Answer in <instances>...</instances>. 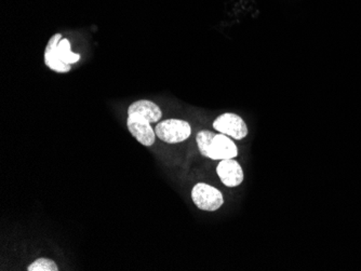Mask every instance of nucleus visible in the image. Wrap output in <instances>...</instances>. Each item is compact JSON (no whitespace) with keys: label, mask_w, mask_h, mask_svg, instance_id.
Wrapping results in <instances>:
<instances>
[{"label":"nucleus","mask_w":361,"mask_h":271,"mask_svg":"<svg viewBox=\"0 0 361 271\" xmlns=\"http://www.w3.org/2000/svg\"><path fill=\"white\" fill-rule=\"evenodd\" d=\"M79 58L80 56L71 50L70 40L62 39L61 34H56L49 40L44 51V63L54 72H70L71 65L78 62Z\"/></svg>","instance_id":"obj_1"},{"label":"nucleus","mask_w":361,"mask_h":271,"mask_svg":"<svg viewBox=\"0 0 361 271\" xmlns=\"http://www.w3.org/2000/svg\"><path fill=\"white\" fill-rule=\"evenodd\" d=\"M155 133L162 141L168 144H178L190 137L192 127L188 121L169 119L158 123L155 127Z\"/></svg>","instance_id":"obj_2"},{"label":"nucleus","mask_w":361,"mask_h":271,"mask_svg":"<svg viewBox=\"0 0 361 271\" xmlns=\"http://www.w3.org/2000/svg\"><path fill=\"white\" fill-rule=\"evenodd\" d=\"M195 206L202 211H216L224 203L222 193L208 184L198 183L192 190Z\"/></svg>","instance_id":"obj_3"},{"label":"nucleus","mask_w":361,"mask_h":271,"mask_svg":"<svg viewBox=\"0 0 361 271\" xmlns=\"http://www.w3.org/2000/svg\"><path fill=\"white\" fill-rule=\"evenodd\" d=\"M213 127L222 134L228 135L235 139H243L248 134V127L243 118L231 113L219 116L213 122Z\"/></svg>","instance_id":"obj_4"},{"label":"nucleus","mask_w":361,"mask_h":271,"mask_svg":"<svg viewBox=\"0 0 361 271\" xmlns=\"http://www.w3.org/2000/svg\"><path fill=\"white\" fill-rule=\"evenodd\" d=\"M238 155L236 144L226 135L216 134L211 141L204 157L210 158L213 160H225V159H234Z\"/></svg>","instance_id":"obj_5"},{"label":"nucleus","mask_w":361,"mask_h":271,"mask_svg":"<svg viewBox=\"0 0 361 271\" xmlns=\"http://www.w3.org/2000/svg\"><path fill=\"white\" fill-rule=\"evenodd\" d=\"M151 125V122L139 115H128V129L133 137L144 146H152L156 141V133Z\"/></svg>","instance_id":"obj_6"},{"label":"nucleus","mask_w":361,"mask_h":271,"mask_svg":"<svg viewBox=\"0 0 361 271\" xmlns=\"http://www.w3.org/2000/svg\"><path fill=\"white\" fill-rule=\"evenodd\" d=\"M216 173L227 187H237L243 181V168L234 159L221 160L216 167Z\"/></svg>","instance_id":"obj_7"},{"label":"nucleus","mask_w":361,"mask_h":271,"mask_svg":"<svg viewBox=\"0 0 361 271\" xmlns=\"http://www.w3.org/2000/svg\"><path fill=\"white\" fill-rule=\"evenodd\" d=\"M129 114L139 115L151 123L158 122L162 117L161 109L158 105L147 100L137 101L130 105L128 109V115Z\"/></svg>","instance_id":"obj_8"},{"label":"nucleus","mask_w":361,"mask_h":271,"mask_svg":"<svg viewBox=\"0 0 361 271\" xmlns=\"http://www.w3.org/2000/svg\"><path fill=\"white\" fill-rule=\"evenodd\" d=\"M28 271H58L59 268L54 260L48 258H39L30 264L27 268Z\"/></svg>","instance_id":"obj_9"},{"label":"nucleus","mask_w":361,"mask_h":271,"mask_svg":"<svg viewBox=\"0 0 361 271\" xmlns=\"http://www.w3.org/2000/svg\"><path fill=\"white\" fill-rule=\"evenodd\" d=\"M216 137L214 133L207 130L200 131V132L197 134V144H198V149H200V153H202L204 157V155H206L207 149H208L211 141H212L213 137Z\"/></svg>","instance_id":"obj_10"}]
</instances>
